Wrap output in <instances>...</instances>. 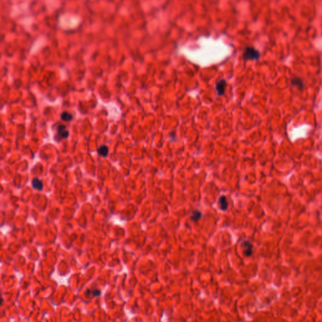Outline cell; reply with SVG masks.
Wrapping results in <instances>:
<instances>
[{
  "mask_svg": "<svg viewBox=\"0 0 322 322\" xmlns=\"http://www.w3.org/2000/svg\"><path fill=\"white\" fill-rule=\"evenodd\" d=\"M202 216V215L201 212L198 210H195L193 212V213L191 215V220L193 222H198L199 220H200Z\"/></svg>",
  "mask_w": 322,
  "mask_h": 322,
  "instance_id": "cell-10",
  "label": "cell"
},
{
  "mask_svg": "<svg viewBox=\"0 0 322 322\" xmlns=\"http://www.w3.org/2000/svg\"><path fill=\"white\" fill-rule=\"evenodd\" d=\"M32 186L35 189L38 191H42L43 189V183L42 181L40 180L38 178H34L32 181Z\"/></svg>",
  "mask_w": 322,
  "mask_h": 322,
  "instance_id": "cell-6",
  "label": "cell"
},
{
  "mask_svg": "<svg viewBox=\"0 0 322 322\" xmlns=\"http://www.w3.org/2000/svg\"><path fill=\"white\" fill-rule=\"evenodd\" d=\"M242 248L243 249L244 254L247 256H250L253 253V245L249 241H244L242 244Z\"/></svg>",
  "mask_w": 322,
  "mask_h": 322,
  "instance_id": "cell-2",
  "label": "cell"
},
{
  "mask_svg": "<svg viewBox=\"0 0 322 322\" xmlns=\"http://www.w3.org/2000/svg\"><path fill=\"white\" fill-rule=\"evenodd\" d=\"M92 295L93 297H98L101 295V291L98 289H94V290H88L86 292V296L87 297L90 296V295Z\"/></svg>",
  "mask_w": 322,
  "mask_h": 322,
  "instance_id": "cell-9",
  "label": "cell"
},
{
  "mask_svg": "<svg viewBox=\"0 0 322 322\" xmlns=\"http://www.w3.org/2000/svg\"><path fill=\"white\" fill-rule=\"evenodd\" d=\"M57 133L60 137L66 139L69 136V131L67 130L66 127L64 125H60L57 127Z\"/></svg>",
  "mask_w": 322,
  "mask_h": 322,
  "instance_id": "cell-4",
  "label": "cell"
},
{
  "mask_svg": "<svg viewBox=\"0 0 322 322\" xmlns=\"http://www.w3.org/2000/svg\"><path fill=\"white\" fill-rule=\"evenodd\" d=\"M108 152H109L108 147L106 146H105V145H103V146H100L98 149V154L102 156V157H106L108 155Z\"/></svg>",
  "mask_w": 322,
  "mask_h": 322,
  "instance_id": "cell-8",
  "label": "cell"
},
{
  "mask_svg": "<svg viewBox=\"0 0 322 322\" xmlns=\"http://www.w3.org/2000/svg\"><path fill=\"white\" fill-rule=\"evenodd\" d=\"M243 57L246 60H257L260 57V53L255 48L248 47L244 50Z\"/></svg>",
  "mask_w": 322,
  "mask_h": 322,
  "instance_id": "cell-1",
  "label": "cell"
},
{
  "mask_svg": "<svg viewBox=\"0 0 322 322\" xmlns=\"http://www.w3.org/2000/svg\"><path fill=\"white\" fill-rule=\"evenodd\" d=\"M226 86H227V83H226L225 80L222 79L216 85V90L218 93V96H223L225 91Z\"/></svg>",
  "mask_w": 322,
  "mask_h": 322,
  "instance_id": "cell-3",
  "label": "cell"
},
{
  "mask_svg": "<svg viewBox=\"0 0 322 322\" xmlns=\"http://www.w3.org/2000/svg\"><path fill=\"white\" fill-rule=\"evenodd\" d=\"M291 84L292 85L294 86L297 87L298 88L300 89V90H301V89L303 88V80L300 79L299 78H294L292 79L291 81Z\"/></svg>",
  "mask_w": 322,
  "mask_h": 322,
  "instance_id": "cell-7",
  "label": "cell"
},
{
  "mask_svg": "<svg viewBox=\"0 0 322 322\" xmlns=\"http://www.w3.org/2000/svg\"><path fill=\"white\" fill-rule=\"evenodd\" d=\"M218 206L220 209L222 211H226L228 208V203L227 198L225 196H222L218 200Z\"/></svg>",
  "mask_w": 322,
  "mask_h": 322,
  "instance_id": "cell-5",
  "label": "cell"
},
{
  "mask_svg": "<svg viewBox=\"0 0 322 322\" xmlns=\"http://www.w3.org/2000/svg\"><path fill=\"white\" fill-rule=\"evenodd\" d=\"M60 116H61V119L65 121H71L73 118L72 115H71V113H68L67 112H63L61 114Z\"/></svg>",
  "mask_w": 322,
  "mask_h": 322,
  "instance_id": "cell-11",
  "label": "cell"
}]
</instances>
